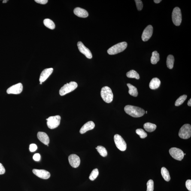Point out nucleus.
I'll return each mask as SVG.
<instances>
[{"label":"nucleus","instance_id":"17","mask_svg":"<svg viewBox=\"0 0 191 191\" xmlns=\"http://www.w3.org/2000/svg\"><path fill=\"white\" fill-rule=\"evenodd\" d=\"M95 127V124L93 122L89 121L85 124L82 127L80 130L81 134H83L87 131L93 129Z\"/></svg>","mask_w":191,"mask_h":191},{"label":"nucleus","instance_id":"33","mask_svg":"<svg viewBox=\"0 0 191 191\" xmlns=\"http://www.w3.org/2000/svg\"><path fill=\"white\" fill-rule=\"evenodd\" d=\"M37 149V146L35 144H31L29 146V150L33 152L35 151Z\"/></svg>","mask_w":191,"mask_h":191},{"label":"nucleus","instance_id":"2","mask_svg":"<svg viewBox=\"0 0 191 191\" xmlns=\"http://www.w3.org/2000/svg\"><path fill=\"white\" fill-rule=\"evenodd\" d=\"M101 96L103 100L107 103H111L113 101V95L112 89L108 86H104L101 89Z\"/></svg>","mask_w":191,"mask_h":191},{"label":"nucleus","instance_id":"8","mask_svg":"<svg viewBox=\"0 0 191 191\" xmlns=\"http://www.w3.org/2000/svg\"><path fill=\"white\" fill-rule=\"evenodd\" d=\"M114 141L116 147L119 150L122 151H124L126 150V143L121 136L118 134L115 135Z\"/></svg>","mask_w":191,"mask_h":191},{"label":"nucleus","instance_id":"6","mask_svg":"<svg viewBox=\"0 0 191 191\" xmlns=\"http://www.w3.org/2000/svg\"><path fill=\"white\" fill-rule=\"evenodd\" d=\"M61 119V116H50L46 119L48 127L51 129L57 128L60 124Z\"/></svg>","mask_w":191,"mask_h":191},{"label":"nucleus","instance_id":"38","mask_svg":"<svg viewBox=\"0 0 191 191\" xmlns=\"http://www.w3.org/2000/svg\"><path fill=\"white\" fill-rule=\"evenodd\" d=\"M154 2L156 3H160L162 1L161 0H154Z\"/></svg>","mask_w":191,"mask_h":191},{"label":"nucleus","instance_id":"28","mask_svg":"<svg viewBox=\"0 0 191 191\" xmlns=\"http://www.w3.org/2000/svg\"><path fill=\"white\" fill-rule=\"evenodd\" d=\"M187 95H183L180 96V98H178L177 100L176 101L175 103V105L176 106H179L184 102L185 100L187 98Z\"/></svg>","mask_w":191,"mask_h":191},{"label":"nucleus","instance_id":"3","mask_svg":"<svg viewBox=\"0 0 191 191\" xmlns=\"http://www.w3.org/2000/svg\"><path fill=\"white\" fill-rule=\"evenodd\" d=\"M128 44L126 42L118 43L110 48L107 51V53L110 55L117 54L123 52L127 47Z\"/></svg>","mask_w":191,"mask_h":191},{"label":"nucleus","instance_id":"11","mask_svg":"<svg viewBox=\"0 0 191 191\" xmlns=\"http://www.w3.org/2000/svg\"><path fill=\"white\" fill-rule=\"evenodd\" d=\"M23 90V85L21 83H19L12 86L7 89V93L8 94H19Z\"/></svg>","mask_w":191,"mask_h":191},{"label":"nucleus","instance_id":"18","mask_svg":"<svg viewBox=\"0 0 191 191\" xmlns=\"http://www.w3.org/2000/svg\"><path fill=\"white\" fill-rule=\"evenodd\" d=\"M74 13L76 16L80 17L86 18L89 15L88 13L86 10L79 7L74 9Z\"/></svg>","mask_w":191,"mask_h":191},{"label":"nucleus","instance_id":"19","mask_svg":"<svg viewBox=\"0 0 191 191\" xmlns=\"http://www.w3.org/2000/svg\"><path fill=\"white\" fill-rule=\"evenodd\" d=\"M161 84V81L157 77H154L151 80L150 83V87L152 89H155L159 87Z\"/></svg>","mask_w":191,"mask_h":191},{"label":"nucleus","instance_id":"4","mask_svg":"<svg viewBox=\"0 0 191 191\" xmlns=\"http://www.w3.org/2000/svg\"><path fill=\"white\" fill-rule=\"evenodd\" d=\"M77 87V84L74 81H71L67 83L61 88L59 91V95L61 96L65 95L69 92L73 91Z\"/></svg>","mask_w":191,"mask_h":191},{"label":"nucleus","instance_id":"39","mask_svg":"<svg viewBox=\"0 0 191 191\" xmlns=\"http://www.w3.org/2000/svg\"><path fill=\"white\" fill-rule=\"evenodd\" d=\"M188 105L189 106H191V99H190L189 100L188 102Z\"/></svg>","mask_w":191,"mask_h":191},{"label":"nucleus","instance_id":"31","mask_svg":"<svg viewBox=\"0 0 191 191\" xmlns=\"http://www.w3.org/2000/svg\"><path fill=\"white\" fill-rule=\"evenodd\" d=\"M147 191H153L154 190V182L153 180H150L147 183Z\"/></svg>","mask_w":191,"mask_h":191},{"label":"nucleus","instance_id":"34","mask_svg":"<svg viewBox=\"0 0 191 191\" xmlns=\"http://www.w3.org/2000/svg\"><path fill=\"white\" fill-rule=\"evenodd\" d=\"M186 188L188 190L191 191V180H186Z\"/></svg>","mask_w":191,"mask_h":191},{"label":"nucleus","instance_id":"23","mask_svg":"<svg viewBox=\"0 0 191 191\" xmlns=\"http://www.w3.org/2000/svg\"><path fill=\"white\" fill-rule=\"evenodd\" d=\"M174 56L172 55H169L167 58L166 63L168 67L170 69H172L174 67Z\"/></svg>","mask_w":191,"mask_h":191},{"label":"nucleus","instance_id":"16","mask_svg":"<svg viewBox=\"0 0 191 191\" xmlns=\"http://www.w3.org/2000/svg\"><path fill=\"white\" fill-rule=\"evenodd\" d=\"M37 137L40 141L46 145H48L50 142L48 136L45 132H39L37 134Z\"/></svg>","mask_w":191,"mask_h":191},{"label":"nucleus","instance_id":"14","mask_svg":"<svg viewBox=\"0 0 191 191\" xmlns=\"http://www.w3.org/2000/svg\"><path fill=\"white\" fill-rule=\"evenodd\" d=\"M32 171L34 174L40 178L46 180L50 177V172L44 170L34 169Z\"/></svg>","mask_w":191,"mask_h":191},{"label":"nucleus","instance_id":"22","mask_svg":"<svg viewBox=\"0 0 191 191\" xmlns=\"http://www.w3.org/2000/svg\"><path fill=\"white\" fill-rule=\"evenodd\" d=\"M161 174L164 180L167 182L171 180L169 172L165 167H162L161 169Z\"/></svg>","mask_w":191,"mask_h":191},{"label":"nucleus","instance_id":"10","mask_svg":"<svg viewBox=\"0 0 191 191\" xmlns=\"http://www.w3.org/2000/svg\"><path fill=\"white\" fill-rule=\"evenodd\" d=\"M77 47L79 51L85 55L88 59H91L92 57L91 53L89 49L84 45L81 41L77 43Z\"/></svg>","mask_w":191,"mask_h":191},{"label":"nucleus","instance_id":"9","mask_svg":"<svg viewBox=\"0 0 191 191\" xmlns=\"http://www.w3.org/2000/svg\"><path fill=\"white\" fill-rule=\"evenodd\" d=\"M169 153L172 157L178 161H181L184 157L183 151L177 148H172L169 150Z\"/></svg>","mask_w":191,"mask_h":191},{"label":"nucleus","instance_id":"30","mask_svg":"<svg viewBox=\"0 0 191 191\" xmlns=\"http://www.w3.org/2000/svg\"><path fill=\"white\" fill-rule=\"evenodd\" d=\"M136 133L137 135L139 136L141 138H144L147 136V133L145 132L144 130L142 129H137Z\"/></svg>","mask_w":191,"mask_h":191},{"label":"nucleus","instance_id":"24","mask_svg":"<svg viewBox=\"0 0 191 191\" xmlns=\"http://www.w3.org/2000/svg\"><path fill=\"white\" fill-rule=\"evenodd\" d=\"M160 60L159 54L157 51H154L152 53V56L151 58V62L153 65H155Z\"/></svg>","mask_w":191,"mask_h":191},{"label":"nucleus","instance_id":"26","mask_svg":"<svg viewBox=\"0 0 191 191\" xmlns=\"http://www.w3.org/2000/svg\"><path fill=\"white\" fill-rule=\"evenodd\" d=\"M126 76L129 78H135L136 79H139L140 78L139 74L134 70H131L127 73Z\"/></svg>","mask_w":191,"mask_h":191},{"label":"nucleus","instance_id":"32","mask_svg":"<svg viewBox=\"0 0 191 191\" xmlns=\"http://www.w3.org/2000/svg\"><path fill=\"white\" fill-rule=\"evenodd\" d=\"M136 3L137 9L138 11H141L143 7V4L142 1L141 0H135Z\"/></svg>","mask_w":191,"mask_h":191},{"label":"nucleus","instance_id":"42","mask_svg":"<svg viewBox=\"0 0 191 191\" xmlns=\"http://www.w3.org/2000/svg\"><path fill=\"white\" fill-rule=\"evenodd\" d=\"M146 114H147V111H146Z\"/></svg>","mask_w":191,"mask_h":191},{"label":"nucleus","instance_id":"43","mask_svg":"<svg viewBox=\"0 0 191 191\" xmlns=\"http://www.w3.org/2000/svg\"><path fill=\"white\" fill-rule=\"evenodd\" d=\"M186 155V154H184V155Z\"/></svg>","mask_w":191,"mask_h":191},{"label":"nucleus","instance_id":"35","mask_svg":"<svg viewBox=\"0 0 191 191\" xmlns=\"http://www.w3.org/2000/svg\"><path fill=\"white\" fill-rule=\"evenodd\" d=\"M41 155L39 153L35 154L33 156V159L35 161H39L41 159Z\"/></svg>","mask_w":191,"mask_h":191},{"label":"nucleus","instance_id":"20","mask_svg":"<svg viewBox=\"0 0 191 191\" xmlns=\"http://www.w3.org/2000/svg\"><path fill=\"white\" fill-rule=\"evenodd\" d=\"M127 85L129 88V93L130 95L134 97L137 96L138 92L137 88L130 83H128Z\"/></svg>","mask_w":191,"mask_h":191},{"label":"nucleus","instance_id":"37","mask_svg":"<svg viewBox=\"0 0 191 191\" xmlns=\"http://www.w3.org/2000/svg\"><path fill=\"white\" fill-rule=\"evenodd\" d=\"M35 1L39 4H45L48 2L47 0H35Z\"/></svg>","mask_w":191,"mask_h":191},{"label":"nucleus","instance_id":"1","mask_svg":"<svg viewBox=\"0 0 191 191\" xmlns=\"http://www.w3.org/2000/svg\"><path fill=\"white\" fill-rule=\"evenodd\" d=\"M124 110L127 114L134 118L141 117L145 113L143 109L131 105L126 106L125 107Z\"/></svg>","mask_w":191,"mask_h":191},{"label":"nucleus","instance_id":"12","mask_svg":"<svg viewBox=\"0 0 191 191\" xmlns=\"http://www.w3.org/2000/svg\"><path fill=\"white\" fill-rule=\"evenodd\" d=\"M153 33V27L152 25H148L144 29L143 32L142 38L143 41H148L151 37Z\"/></svg>","mask_w":191,"mask_h":191},{"label":"nucleus","instance_id":"36","mask_svg":"<svg viewBox=\"0 0 191 191\" xmlns=\"http://www.w3.org/2000/svg\"><path fill=\"white\" fill-rule=\"evenodd\" d=\"M5 170L3 166L0 163V174H3L5 173Z\"/></svg>","mask_w":191,"mask_h":191},{"label":"nucleus","instance_id":"7","mask_svg":"<svg viewBox=\"0 0 191 191\" xmlns=\"http://www.w3.org/2000/svg\"><path fill=\"white\" fill-rule=\"evenodd\" d=\"M172 20L174 25L179 26L181 23L182 20L181 10L178 7H175L172 13Z\"/></svg>","mask_w":191,"mask_h":191},{"label":"nucleus","instance_id":"41","mask_svg":"<svg viewBox=\"0 0 191 191\" xmlns=\"http://www.w3.org/2000/svg\"><path fill=\"white\" fill-rule=\"evenodd\" d=\"M42 83H41V82H40V84H41Z\"/></svg>","mask_w":191,"mask_h":191},{"label":"nucleus","instance_id":"5","mask_svg":"<svg viewBox=\"0 0 191 191\" xmlns=\"http://www.w3.org/2000/svg\"><path fill=\"white\" fill-rule=\"evenodd\" d=\"M179 136L183 139H188L191 136V126L189 124H186L180 128Z\"/></svg>","mask_w":191,"mask_h":191},{"label":"nucleus","instance_id":"25","mask_svg":"<svg viewBox=\"0 0 191 191\" xmlns=\"http://www.w3.org/2000/svg\"><path fill=\"white\" fill-rule=\"evenodd\" d=\"M44 24L46 27L51 29H53L55 27L54 22L50 19H46L44 20Z\"/></svg>","mask_w":191,"mask_h":191},{"label":"nucleus","instance_id":"15","mask_svg":"<svg viewBox=\"0 0 191 191\" xmlns=\"http://www.w3.org/2000/svg\"><path fill=\"white\" fill-rule=\"evenodd\" d=\"M53 71V68H47L42 71L40 75L39 81L40 82H44L45 81L48 77L52 73Z\"/></svg>","mask_w":191,"mask_h":191},{"label":"nucleus","instance_id":"13","mask_svg":"<svg viewBox=\"0 0 191 191\" xmlns=\"http://www.w3.org/2000/svg\"><path fill=\"white\" fill-rule=\"evenodd\" d=\"M68 160L70 165L73 168H77L80 165V158L77 155L72 154L70 155L68 157Z\"/></svg>","mask_w":191,"mask_h":191},{"label":"nucleus","instance_id":"27","mask_svg":"<svg viewBox=\"0 0 191 191\" xmlns=\"http://www.w3.org/2000/svg\"><path fill=\"white\" fill-rule=\"evenodd\" d=\"M97 150H98L100 154L103 157H106L107 156V151L105 147H103L102 146H98L96 148Z\"/></svg>","mask_w":191,"mask_h":191},{"label":"nucleus","instance_id":"29","mask_svg":"<svg viewBox=\"0 0 191 191\" xmlns=\"http://www.w3.org/2000/svg\"><path fill=\"white\" fill-rule=\"evenodd\" d=\"M98 174H99V172H98V169L96 168V169H94L89 175V180H92V181H93L98 177Z\"/></svg>","mask_w":191,"mask_h":191},{"label":"nucleus","instance_id":"40","mask_svg":"<svg viewBox=\"0 0 191 191\" xmlns=\"http://www.w3.org/2000/svg\"><path fill=\"white\" fill-rule=\"evenodd\" d=\"M7 1H7V0H6V1H3V3H6Z\"/></svg>","mask_w":191,"mask_h":191},{"label":"nucleus","instance_id":"21","mask_svg":"<svg viewBox=\"0 0 191 191\" xmlns=\"http://www.w3.org/2000/svg\"><path fill=\"white\" fill-rule=\"evenodd\" d=\"M144 128L147 132H151L156 130V125L154 124L147 123L144 124Z\"/></svg>","mask_w":191,"mask_h":191}]
</instances>
